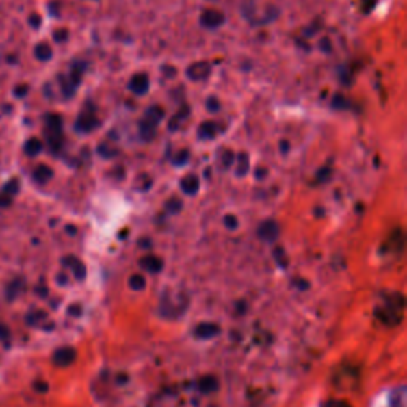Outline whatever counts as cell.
Returning <instances> with one entry per match:
<instances>
[{
	"label": "cell",
	"instance_id": "obj_1",
	"mask_svg": "<svg viewBox=\"0 0 407 407\" xmlns=\"http://www.w3.org/2000/svg\"><path fill=\"white\" fill-rule=\"evenodd\" d=\"M404 313V298L401 293H391L382 296V302L377 304L376 317L385 325H398Z\"/></svg>",
	"mask_w": 407,
	"mask_h": 407
},
{
	"label": "cell",
	"instance_id": "obj_2",
	"mask_svg": "<svg viewBox=\"0 0 407 407\" xmlns=\"http://www.w3.org/2000/svg\"><path fill=\"white\" fill-rule=\"evenodd\" d=\"M163 118H164V110L161 109V107H150V109L145 111L144 120H142L139 124L142 139L144 140L153 139L156 127L159 126V122H161V120H163Z\"/></svg>",
	"mask_w": 407,
	"mask_h": 407
},
{
	"label": "cell",
	"instance_id": "obj_3",
	"mask_svg": "<svg viewBox=\"0 0 407 407\" xmlns=\"http://www.w3.org/2000/svg\"><path fill=\"white\" fill-rule=\"evenodd\" d=\"M181 296H179V299H170L168 296V293L163 296V301H161V312H163V315L166 317H176L180 315V313L185 312L186 308V304H188V299L183 298L180 299Z\"/></svg>",
	"mask_w": 407,
	"mask_h": 407
},
{
	"label": "cell",
	"instance_id": "obj_4",
	"mask_svg": "<svg viewBox=\"0 0 407 407\" xmlns=\"http://www.w3.org/2000/svg\"><path fill=\"white\" fill-rule=\"evenodd\" d=\"M99 120H97V116L94 114V109H86L83 110L80 116H78V120L75 122V129L78 132H91L94 131L96 127H99Z\"/></svg>",
	"mask_w": 407,
	"mask_h": 407
},
{
	"label": "cell",
	"instance_id": "obj_5",
	"mask_svg": "<svg viewBox=\"0 0 407 407\" xmlns=\"http://www.w3.org/2000/svg\"><path fill=\"white\" fill-rule=\"evenodd\" d=\"M280 235V226L274 222V220H266L259 224L258 228V237L263 240V242H276Z\"/></svg>",
	"mask_w": 407,
	"mask_h": 407
},
{
	"label": "cell",
	"instance_id": "obj_6",
	"mask_svg": "<svg viewBox=\"0 0 407 407\" xmlns=\"http://www.w3.org/2000/svg\"><path fill=\"white\" fill-rule=\"evenodd\" d=\"M200 23L207 29H217L224 24V14L217 8H207L200 14Z\"/></svg>",
	"mask_w": 407,
	"mask_h": 407
},
{
	"label": "cell",
	"instance_id": "obj_7",
	"mask_svg": "<svg viewBox=\"0 0 407 407\" xmlns=\"http://www.w3.org/2000/svg\"><path fill=\"white\" fill-rule=\"evenodd\" d=\"M210 64L205 62V61H199V62H194L191 64L188 67V70H186V75L188 78H191L193 81H200V80H205L210 75Z\"/></svg>",
	"mask_w": 407,
	"mask_h": 407
},
{
	"label": "cell",
	"instance_id": "obj_8",
	"mask_svg": "<svg viewBox=\"0 0 407 407\" xmlns=\"http://www.w3.org/2000/svg\"><path fill=\"white\" fill-rule=\"evenodd\" d=\"M150 88V78L146 73H135L129 81V90L137 96H144Z\"/></svg>",
	"mask_w": 407,
	"mask_h": 407
},
{
	"label": "cell",
	"instance_id": "obj_9",
	"mask_svg": "<svg viewBox=\"0 0 407 407\" xmlns=\"http://www.w3.org/2000/svg\"><path fill=\"white\" fill-rule=\"evenodd\" d=\"M139 264L145 269L146 272H151V274H158L164 266L163 259L155 257V254H146V257L140 259Z\"/></svg>",
	"mask_w": 407,
	"mask_h": 407
},
{
	"label": "cell",
	"instance_id": "obj_10",
	"mask_svg": "<svg viewBox=\"0 0 407 407\" xmlns=\"http://www.w3.org/2000/svg\"><path fill=\"white\" fill-rule=\"evenodd\" d=\"M180 186H181V191H183L185 194L194 196L199 191V186H200L199 176L194 175V174L186 175V176H183V179H181Z\"/></svg>",
	"mask_w": 407,
	"mask_h": 407
},
{
	"label": "cell",
	"instance_id": "obj_11",
	"mask_svg": "<svg viewBox=\"0 0 407 407\" xmlns=\"http://www.w3.org/2000/svg\"><path fill=\"white\" fill-rule=\"evenodd\" d=\"M32 176L38 185H45L53 179V169L47 164H40V166H37L36 170H34Z\"/></svg>",
	"mask_w": 407,
	"mask_h": 407
},
{
	"label": "cell",
	"instance_id": "obj_12",
	"mask_svg": "<svg viewBox=\"0 0 407 407\" xmlns=\"http://www.w3.org/2000/svg\"><path fill=\"white\" fill-rule=\"evenodd\" d=\"M194 332L200 339H210V337L218 334V326L215 323H200Z\"/></svg>",
	"mask_w": 407,
	"mask_h": 407
},
{
	"label": "cell",
	"instance_id": "obj_13",
	"mask_svg": "<svg viewBox=\"0 0 407 407\" xmlns=\"http://www.w3.org/2000/svg\"><path fill=\"white\" fill-rule=\"evenodd\" d=\"M217 124H215L213 121H207V122H202V124L199 126L198 129V134H199V139H204V140H212L215 135H217Z\"/></svg>",
	"mask_w": 407,
	"mask_h": 407
},
{
	"label": "cell",
	"instance_id": "obj_14",
	"mask_svg": "<svg viewBox=\"0 0 407 407\" xmlns=\"http://www.w3.org/2000/svg\"><path fill=\"white\" fill-rule=\"evenodd\" d=\"M42 150H43V144L40 139H37V137H32V139H29L26 144H24V151H26L27 156H37Z\"/></svg>",
	"mask_w": 407,
	"mask_h": 407
},
{
	"label": "cell",
	"instance_id": "obj_15",
	"mask_svg": "<svg viewBox=\"0 0 407 407\" xmlns=\"http://www.w3.org/2000/svg\"><path fill=\"white\" fill-rule=\"evenodd\" d=\"M85 64L83 62H77V64H73V67H72V72H70V75H68V80H70V83L73 86H78L80 85V81H81V77H83V72H85Z\"/></svg>",
	"mask_w": 407,
	"mask_h": 407
},
{
	"label": "cell",
	"instance_id": "obj_16",
	"mask_svg": "<svg viewBox=\"0 0 407 407\" xmlns=\"http://www.w3.org/2000/svg\"><path fill=\"white\" fill-rule=\"evenodd\" d=\"M34 55L38 59V61H50L53 56V50L48 43H38L34 50Z\"/></svg>",
	"mask_w": 407,
	"mask_h": 407
},
{
	"label": "cell",
	"instance_id": "obj_17",
	"mask_svg": "<svg viewBox=\"0 0 407 407\" xmlns=\"http://www.w3.org/2000/svg\"><path fill=\"white\" fill-rule=\"evenodd\" d=\"M199 389H200V391H204V393H212V391L218 389V380L215 379L213 376L204 377V379L200 380Z\"/></svg>",
	"mask_w": 407,
	"mask_h": 407
},
{
	"label": "cell",
	"instance_id": "obj_18",
	"mask_svg": "<svg viewBox=\"0 0 407 407\" xmlns=\"http://www.w3.org/2000/svg\"><path fill=\"white\" fill-rule=\"evenodd\" d=\"M73 358H75V352H73L72 349H62L59 350L56 353V361L59 363V365H70V363L73 361Z\"/></svg>",
	"mask_w": 407,
	"mask_h": 407
},
{
	"label": "cell",
	"instance_id": "obj_19",
	"mask_svg": "<svg viewBox=\"0 0 407 407\" xmlns=\"http://www.w3.org/2000/svg\"><path fill=\"white\" fill-rule=\"evenodd\" d=\"M189 116V107L188 105H185L183 109H181L179 114H176L172 120H170V122H169V129L170 131H175L176 127L180 126V122H181V120H185V118H188Z\"/></svg>",
	"mask_w": 407,
	"mask_h": 407
},
{
	"label": "cell",
	"instance_id": "obj_20",
	"mask_svg": "<svg viewBox=\"0 0 407 407\" xmlns=\"http://www.w3.org/2000/svg\"><path fill=\"white\" fill-rule=\"evenodd\" d=\"M47 127L45 129H55V131H62V118L57 114H50L47 115Z\"/></svg>",
	"mask_w": 407,
	"mask_h": 407
},
{
	"label": "cell",
	"instance_id": "obj_21",
	"mask_svg": "<svg viewBox=\"0 0 407 407\" xmlns=\"http://www.w3.org/2000/svg\"><path fill=\"white\" fill-rule=\"evenodd\" d=\"M66 264H68V266H72V269H73V272H75V276H77V278H81L85 277V266H83L81 264V261H78L77 258H66Z\"/></svg>",
	"mask_w": 407,
	"mask_h": 407
},
{
	"label": "cell",
	"instance_id": "obj_22",
	"mask_svg": "<svg viewBox=\"0 0 407 407\" xmlns=\"http://www.w3.org/2000/svg\"><path fill=\"white\" fill-rule=\"evenodd\" d=\"M129 287H131V290H134V291L144 290V288L146 287L145 277L140 276V274H134V276H131V278H129Z\"/></svg>",
	"mask_w": 407,
	"mask_h": 407
},
{
	"label": "cell",
	"instance_id": "obj_23",
	"mask_svg": "<svg viewBox=\"0 0 407 407\" xmlns=\"http://www.w3.org/2000/svg\"><path fill=\"white\" fill-rule=\"evenodd\" d=\"M237 163H239V168H237V175H245L248 172L250 169V158L247 153H240L237 156Z\"/></svg>",
	"mask_w": 407,
	"mask_h": 407
},
{
	"label": "cell",
	"instance_id": "obj_24",
	"mask_svg": "<svg viewBox=\"0 0 407 407\" xmlns=\"http://www.w3.org/2000/svg\"><path fill=\"white\" fill-rule=\"evenodd\" d=\"M181 207H183V202H181V199H179V198H170L168 202H166V210L172 215L179 213Z\"/></svg>",
	"mask_w": 407,
	"mask_h": 407
},
{
	"label": "cell",
	"instance_id": "obj_25",
	"mask_svg": "<svg viewBox=\"0 0 407 407\" xmlns=\"http://www.w3.org/2000/svg\"><path fill=\"white\" fill-rule=\"evenodd\" d=\"M188 159H189V150L183 148V150H180L179 153L175 155L174 164H175V166H185L186 163H188Z\"/></svg>",
	"mask_w": 407,
	"mask_h": 407
},
{
	"label": "cell",
	"instance_id": "obj_26",
	"mask_svg": "<svg viewBox=\"0 0 407 407\" xmlns=\"http://www.w3.org/2000/svg\"><path fill=\"white\" fill-rule=\"evenodd\" d=\"M332 107L337 110H345L347 107H349V102H347V99L342 94H336L334 99H332Z\"/></svg>",
	"mask_w": 407,
	"mask_h": 407
},
{
	"label": "cell",
	"instance_id": "obj_27",
	"mask_svg": "<svg viewBox=\"0 0 407 407\" xmlns=\"http://www.w3.org/2000/svg\"><path fill=\"white\" fill-rule=\"evenodd\" d=\"M19 191V181L18 180H10L7 185H5V188H3V193H7V194H10V196H14Z\"/></svg>",
	"mask_w": 407,
	"mask_h": 407
},
{
	"label": "cell",
	"instance_id": "obj_28",
	"mask_svg": "<svg viewBox=\"0 0 407 407\" xmlns=\"http://www.w3.org/2000/svg\"><path fill=\"white\" fill-rule=\"evenodd\" d=\"M234 153L231 150H223V153H222V163H223V168L224 169H228L229 166H231L233 163H234Z\"/></svg>",
	"mask_w": 407,
	"mask_h": 407
},
{
	"label": "cell",
	"instance_id": "obj_29",
	"mask_svg": "<svg viewBox=\"0 0 407 407\" xmlns=\"http://www.w3.org/2000/svg\"><path fill=\"white\" fill-rule=\"evenodd\" d=\"M317 179H318V183H326V181H330L331 180V169L330 168L320 169L317 174Z\"/></svg>",
	"mask_w": 407,
	"mask_h": 407
},
{
	"label": "cell",
	"instance_id": "obj_30",
	"mask_svg": "<svg viewBox=\"0 0 407 407\" xmlns=\"http://www.w3.org/2000/svg\"><path fill=\"white\" fill-rule=\"evenodd\" d=\"M61 80H62V91H64V94H66L67 97H70L73 94V92H75L77 88L72 85L68 78H61Z\"/></svg>",
	"mask_w": 407,
	"mask_h": 407
},
{
	"label": "cell",
	"instance_id": "obj_31",
	"mask_svg": "<svg viewBox=\"0 0 407 407\" xmlns=\"http://www.w3.org/2000/svg\"><path fill=\"white\" fill-rule=\"evenodd\" d=\"M205 105H207L209 111H212V114H217V111L220 110V101L215 96L209 97L207 102H205Z\"/></svg>",
	"mask_w": 407,
	"mask_h": 407
},
{
	"label": "cell",
	"instance_id": "obj_32",
	"mask_svg": "<svg viewBox=\"0 0 407 407\" xmlns=\"http://www.w3.org/2000/svg\"><path fill=\"white\" fill-rule=\"evenodd\" d=\"M97 153L104 156V158H111V156L116 155V150H109V146H107V145H99V148H97Z\"/></svg>",
	"mask_w": 407,
	"mask_h": 407
},
{
	"label": "cell",
	"instance_id": "obj_33",
	"mask_svg": "<svg viewBox=\"0 0 407 407\" xmlns=\"http://www.w3.org/2000/svg\"><path fill=\"white\" fill-rule=\"evenodd\" d=\"M274 254H276L277 263L280 264L282 267H285L287 266V258H285V252H283V248H276V252H274Z\"/></svg>",
	"mask_w": 407,
	"mask_h": 407
},
{
	"label": "cell",
	"instance_id": "obj_34",
	"mask_svg": "<svg viewBox=\"0 0 407 407\" xmlns=\"http://www.w3.org/2000/svg\"><path fill=\"white\" fill-rule=\"evenodd\" d=\"M224 224H226V228L229 229H235L239 226V220L234 217V215H226L224 217Z\"/></svg>",
	"mask_w": 407,
	"mask_h": 407
},
{
	"label": "cell",
	"instance_id": "obj_35",
	"mask_svg": "<svg viewBox=\"0 0 407 407\" xmlns=\"http://www.w3.org/2000/svg\"><path fill=\"white\" fill-rule=\"evenodd\" d=\"M29 92V86L27 85H18L14 88V96L19 97V99H23V97H26Z\"/></svg>",
	"mask_w": 407,
	"mask_h": 407
},
{
	"label": "cell",
	"instance_id": "obj_36",
	"mask_svg": "<svg viewBox=\"0 0 407 407\" xmlns=\"http://www.w3.org/2000/svg\"><path fill=\"white\" fill-rule=\"evenodd\" d=\"M68 38V32L67 29H59V31L55 32V40L57 43H64Z\"/></svg>",
	"mask_w": 407,
	"mask_h": 407
},
{
	"label": "cell",
	"instance_id": "obj_37",
	"mask_svg": "<svg viewBox=\"0 0 407 407\" xmlns=\"http://www.w3.org/2000/svg\"><path fill=\"white\" fill-rule=\"evenodd\" d=\"M13 202V196H10L7 193H0V207H7Z\"/></svg>",
	"mask_w": 407,
	"mask_h": 407
},
{
	"label": "cell",
	"instance_id": "obj_38",
	"mask_svg": "<svg viewBox=\"0 0 407 407\" xmlns=\"http://www.w3.org/2000/svg\"><path fill=\"white\" fill-rule=\"evenodd\" d=\"M29 23H31V26L32 27H40V24H42V18H40V14H37V13H34V14H31V18H29Z\"/></svg>",
	"mask_w": 407,
	"mask_h": 407
},
{
	"label": "cell",
	"instance_id": "obj_39",
	"mask_svg": "<svg viewBox=\"0 0 407 407\" xmlns=\"http://www.w3.org/2000/svg\"><path fill=\"white\" fill-rule=\"evenodd\" d=\"M269 170L266 168H258L257 170H254V176H257L258 180H264L267 176Z\"/></svg>",
	"mask_w": 407,
	"mask_h": 407
},
{
	"label": "cell",
	"instance_id": "obj_40",
	"mask_svg": "<svg viewBox=\"0 0 407 407\" xmlns=\"http://www.w3.org/2000/svg\"><path fill=\"white\" fill-rule=\"evenodd\" d=\"M163 73H164L166 77L174 78V77L176 75V68L172 67V66H164V67H163Z\"/></svg>",
	"mask_w": 407,
	"mask_h": 407
},
{
	"label": "cell",
	"instance_id": "obj_41",
	"mask_svg": "<svg viewBox=\"0 0 407 407\" xmlns=\"http://www.w3.org/2000/svg\"><path fill=\"white\" fill-rule=\"evenodd\" d=\"M321 45H320V48L325 53H330L331 51V40L328 37H325V38H321Z\"/></svg>",
	"mask_w": 407,
	"mask_h": 407
},
{
	"label": "cell",
	"instance_id": "obj_42",
	"mask_svg": "<svg viewBox=\"0 0 407 407\" xmlns=\"http://www.w3.org/2000/svg\"><path fill=\"white\" fill-rule=\"evenodd\" d=\"M278 146H280V151L283 155H287L288 151H290V142L288 140H280V145Z\"/></svg>",
	"mask_w": 407,
	"mask_h": 407
},
{
	"label": "cell",
	"instance_id": "obj_43",
	"mask_svg": "<svg viewBox=\"0 0 407 407\" xmlns=\"http://www.w3.org/2000/svg\"><path fill=\"white\" fill-rule=\"evenodd\" d=\"M376 5V0H363V7H365V12H371L372 7Z\"/></svg>",
	"mask_w": 407,
	"mask_h": 407
},
{
	"label": "cell",
	"instance_id": "obj_44",
	"mask_svg": "<svg viewBox=\"0 0 407 407\" xmlns=\"http://www.w3.org/2000/svg\"><path fill=\"white\" fill-rule=\"evenodd\" d=\"M317 26H321V21H315V23H313V26H312V27H308L307 31H306V32H307V36H313V34H315ZM306 32H304V34H306Z\"/></svg>",
	"mask_w": 407,
	"mask_h": 407
},
{
	"label": "cell",
	"instance_id": "obj_45",
	"mask_svg": "<svg viewBox=\"0 0 407 407\" xmlns=\"http://www.w3.org/2000/svg\"><path fill=\"white\" fill-rule=\"evenodd\" d=\"M328 407H350L349 404H345V403H342V401H332V403L328 406Z\"/></svg>",
	"mask_w": 407,
	"mask_h": 407
}]
</instances>
